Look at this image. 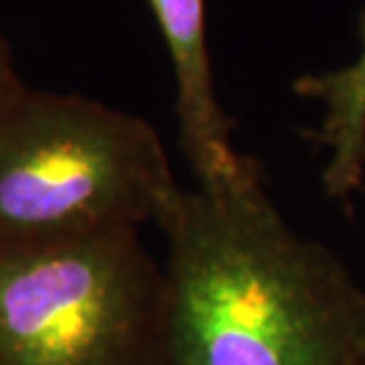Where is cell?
<instances>
[{
  "instance_id": "obj_4",
  "label": "cell",
  "mask_w": 365,
  "mask_h": 365,
  "mask_svg": "<svg viewBox=\"0 0 365 365\" xmlns=\"http://www.w3.org/2000/svg\"><path fill=\"white\" fill-rule=\"evenodd\" d=\"M176 76L180 145L197 185L232 176L245 155L232 148L230 119L218 105L204 29V0H148Z\"/></svg>"
},
{
  "instance_id": "obj_5",
  "label": "cell",
  "mask_w": 365,
  "mask_h": 365,
  "mask_svg": "<svg viewBox=\"0 0 365 365\" xmlns=\"http://www.w3.org/2000/svg\"><path fill=\"white\" fill-rule=\"evenodd\" d=\"M361 53L341 69L304 74L294 93L323 107L313 138L327 150L323 187L330 200L349 204L365 182V10L359 19Z\"/></svg>"
},
{
  "instance_id": "obj_1",
  "label": "cell",
  "mask_w": 365,
  "mask_h": 365,
  "mask_svg": "<svg viewBox=\"0 0 365 365\" xmlns=\"http://www.w3.org/2000/svg\"><path fill=\"white\" fill-rule=\"evenodd\" d=\"M166 237L155 365H365V289L297 232L252 157L178 190Z\"/></svg>"
},
{
  "instance_id": "obj_2",
  "label": "cell",
  "mask_w": 365,
  "mask_h": 365,
  "mask_svg": "<svg viewBox=\"0 0 365 365\" xmlns=\"http://www.w3.org/2000/svg\"><path fill=\"white\" fill-rule=\"evenodd\" d=\"M180 185L148 121L26 91L0 116V252L157 223Z\"/></svg>"
},
{
  "instance_id": "obj_3",
  "label": "cell",
  "mask_w": 365,
  "mask_h": 365,
  "mask_svg": "<svg viewBox=\"0 0 365 365\" xmlns=\"http://www.w3.org/2000/svg\"><path fill=\"white\" fill-rule=\"evenodd\" d=\"M162 292L135 228L0 252V365H155Z\"/></svg>"
},
{
  "instance_id": "obj_6",
  "label": "cell",
  "mask_w": 365,
  "mask_h": 365,
  "mask_svg": "<svg viewBox=\"0 0 365 365\" xmlns=\"http://www.w3.org/2000/svg\"><path fill=\"white\" fill-rule=\"evenodd\" d=\"M29 88L19 78L17 69H14L10 46H7L3 31H0V116L7 114L17 102L24 98Z\"/></svg>"
}]
</instances>
